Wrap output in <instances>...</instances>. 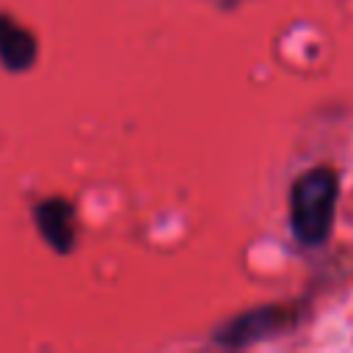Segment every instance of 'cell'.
I'll use <instances>...</instances> for the list:
<instances>
[{
	"instance_id": "1",
	"label": "cell",
	"mask_w": 353,
	"mask_h": 353,
	"mask_svg": "<svg viewBox=\"0 0 353 353\" xmlns=\"http://www.w3.org/2000/svg\"><path fill=\"white\" fill-rule=\"evenodd\" d=\"M339 179L328 165L303 171L290 188V226L298 243L323 245L334 229Z\"/></svg>"
},
{
	"instance_id": "2",
	"label": "cell",
	"mask_w": 353,
	"mask_h": 353,
	"mask_svg": "<svg viewBox=\"0 0 353 353\" xmlns=\"http://www.w3.org/2000/svg\"><path fill=\"white\" fill-rule=\"evenodd\" d=\"M298 323V309L295 306H259L251 309L245 314H237L234 320H229L223 328H218L215 339L221 345L229 347H240V345H251L276 334H284L287 328H292Z\"/></svg>"
},
{
	"instance_id": "4",
	"label": "cell",
	"mask_w": 353,
	"mask_h": 353,
	"mask_svg": "<svg viewBox=\"0 0 353 353\" xmlns=\"http://www.w3.org/2000/svg\"><path fill=\"white\" fill-rule=\"evenodd\" d=\"M36 55L33 36L19 28L14 19H0V58L8 63V69H25Z\"/></svg>"
},
{
	"instance_id": "3",
	"label": "cell",
	"mask_w": 353,
	"mask_h": 353,
	"mask_svg": "<svg viewBox=\"0 0 353 353\" xmlns=\"http://www.w3.org/2000/svg\"><path fill=\"white\" fill-rule=\"evenodd\" d=\"M39 218V226L44 232V237L58 248V251H66L74 240V215H72V207L66 201H47L39 207L36 212Z\"/></svg>"
}]
</instances>
